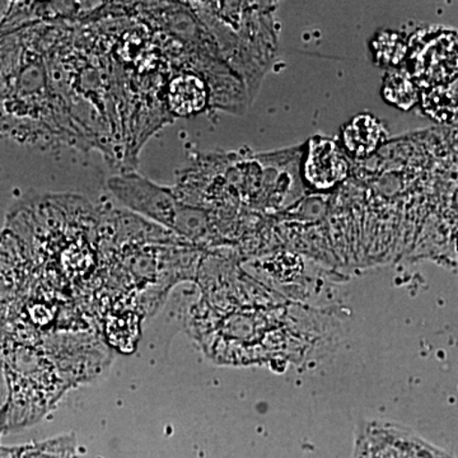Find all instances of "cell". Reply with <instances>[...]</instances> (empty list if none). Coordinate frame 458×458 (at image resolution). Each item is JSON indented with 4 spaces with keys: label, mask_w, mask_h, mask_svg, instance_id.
I'll use <instances>...</instances> for the list:
<instances>
[{
    "label": "cell",
    "mask_w": 458,
    "mask_h": 458,
    "mask_svg": "<svg viewBox=\"0 0 458 458\" xmlns=\"http://www.w3.org/2000/svg\"><path fill=\"white\" fill-rule=\"evenodd\" d=\"M424 113L437 122L452 123L458 120V89L450 86L428 89L421 96Z\"/></svg>",
    "instance_id": "obj_6"
},
{
    "label": "cell",
    "mask_w": 458,
    "mask_h": 458,
    "mask_svg": "<svg viewBox=\"0 0 458 458\" xmlns=\"http://www.w3.org/2000/svg\"><path fill=\"white\" fill-rule=\"evenodd\" d=\"M405 458H456L447 452L436 447L432 443L427 442L417 433L410 439L408 452Z\"/></svg>",
    "instance_id": "obj_10"
},
{
    "label": "cell",
    "mask_w": 458,
    "mask_h": 458,
    "mask_svg": "<svg viewBox=\"0 0 458 458\" xmlns=\"http://www.w3.org/2000/svg\"><path fill=\"white\" fill-rule=\"evenodd\" d=\"M387 137L384 123L372 114H357L342 129L344 147L358 158L373 155L387 140Z\"/></svg>",
    "instance_id": "obj_4"
},
{
    "label": "cell",
    "mask_w": 458,
    "mask_h": 458,
    "mask_svg": "<svg viewBox=\"0 0 458 458\" xmlns=\"http://www.w3.org/2000/svg\"><path fill=\"white\" fill-rule=\"evenodd\" d=\"M381 92L387 104L400 110H410L419 98L417 84L405 72H393L386 75Z\"/></svg>",
    "instance_id": "obj_7"
},
{
    "label": "cell",
    "mask_w": 458,
    "mask_h": 458,
    "mask_svg": "<svg viewBox=\"0 0 458 458\" xmlns=\"http://www.w3.org/2000/svg\"><path fill=\"white\" fill-rule=\"evenodd\" d=\"M114 194L129 207L152 216L157 221L172 225L174 222V200L168 192L148 182L143 177H119L110 182Z\"/></svg>",
    "instance_id": "obj_3"
},
{
    "label": "cell",
    "mask_w": 458,
    "mask_h": 458,
    "mask_svg": "<svg viewBox=\"0 0 458 458\" xmlns=\"http://www.w3.org/2000/svg\"><path fill=\"white\" fill-rule=\"evenodd\" d=\"M207 84L198 75L183 73L174 78L167 89L168 107L177 116H192L208 106Z\"/></svg>",
    "instance_id": "obj_5"
},
{
    "label": "cell",
    "mask_w": 458,
    "mask_h": 458,
    "mask_svg": "<svg viewBox=\"0 0 458 458\" xmlns=\"http://www.w3.org/2000/svg\"><path fill=\"white\" fill-rule=\"evenodd\" d=\"M348 159L335 141L324 137H313L303 165V176L310 186L330 190L348 177Z\"/></svg>",
    "instance_id": "obj_2"
},
{
    "label": "cell",
    "mask_w": 458,
    "mask_h": 458,
    "mask_svg": "<svg viewBox=\"0 0 458 458\" xmlns=\"http://www.w3.org/2000/svg\"><path fill=\"white\" fill-rule=\"evenodd\" d=\"M412 80L427 89L450 86L458 78V33H428L410 50Z\"/></svg>",
    "instance_id": "obj_1"
},
{
    "label": "cell",
    "mask_w": 458,
    "mask_h": 458,
    "mask_svg": "<svg viewBox=\"0 0 458 458\" xmlns=\"http://www.w3.org/2000/svg\"><path fill=\"white\" fill-rule=\"evenodd\" d=\"M72 448L71 437H65L38 447L27 448L20 456L13 458H71Z\"/></svg>",
    "instance_id": "obj_9"
},
{
    "label": "cell",
    "mask_w": 458,
    "mask_h": 458,
    "mask_svg": "<svg viewBox=\"0 0 458 458\" xmlns=\"http://www.w3.org/2000/svg\"><path fill=\"white\" fill-rule=\"evenodd\" d=\"M372 51L379 65L394 66L403 62L408 54V45L397 33L386 31L373 38Z\"/></svg>",
    "instance_id": "obj_8"
},
{
    "label": "cell",
    "mask_w": 458,
    "mask_h": 458,
    "mask_svg": "<svg viewBox=\"0 0 458 458\" xmlns=\"http://www.w3.org/2000/svg\"><path fill=\"white\" fill-rule=\"evenodd\" d=\"M457 251H458V237H457Z\"/></svg>",
    "instance_id": "obj_11"
}]
</instances>
